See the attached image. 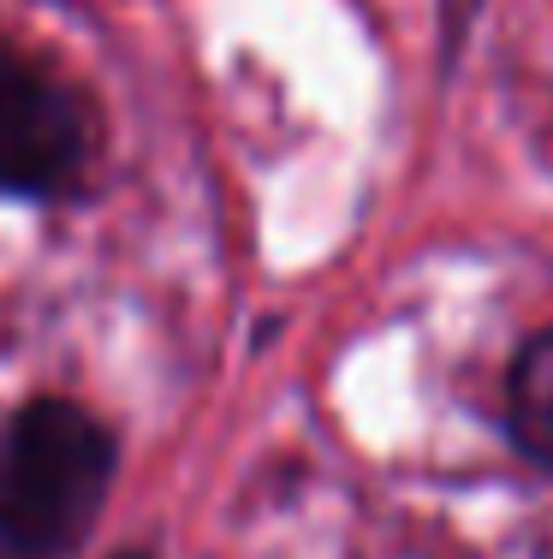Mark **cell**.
Here are the masks:
<instances>
[{"label":"cell","instance_id":"6da1fadb","mask_svg":"<svg viewBox=\"0 0 553 559\" xmlns=\"http://www.w3.org/2000/svg\"><path fill=\"white\" fill-rule=\"evenodd\" d=\"M113 488V435L72 399H36L0 429V559H65Z\"/></svg>","mask_w":553,"mask_h":559},{"label":"cell","instance_id":"7a4b0ae2","mask_svg":"<svg viewBox=\"0 0 553 559\" xmlns=\"http://www.w3.org/2000/svg\"><path fill=\"white\" fill-rule=\"evenodd\" d=\"M96 155V119L72 84L24 48L0 43V191L60 197Z\"/></svg>","mask_w":553,"mask_h":559},{"label":"cell","instance_id":"3957f363","mask_svg":"<svg viewBox=\"0 0 553 559\" xmlns=\"http://www.w3.org/2000/svg\"><path fill=\"white\" fill-rule=\"evenodd\" d=\"M506 423H512V441L530 452L536 464L553 471V328H542V334L512 357Z\"/></svg>","mask_w":553,"mask_h":559},{"label":"cell","instance_id":"277c9868","mask_svg":"<svg viewBox=\"0 0 553 559\" xmlns=\"http://www.w3.org/2000/svg\"><path fill=\"white\" fill-rule=\"evenodd\" d=\"M120 559H149V554H120Z\"/></svg>","mask_w":553,"mask_h":559}]
</instances>
